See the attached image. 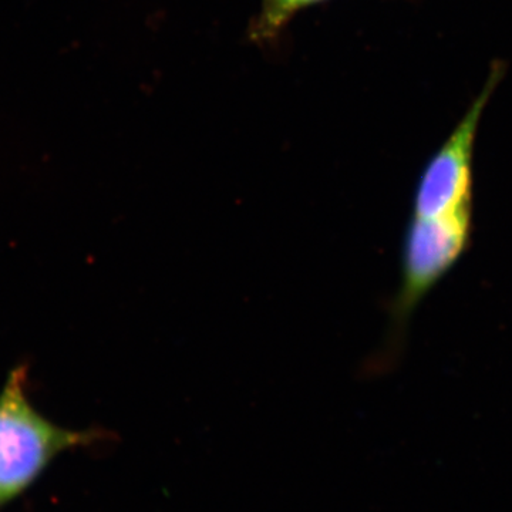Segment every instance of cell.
<instances>
[{
    "label": "cell",
    "instance_id": "obj_1",
    "mask_svg": "<svg viewBox=\"0 0 512 512\" xmlns=\"http://www.w3.org/2000/svg\"><path fill=\"white\" fill-rule=\"evenodd\" d=\"M101 433L62 429L43 417L29 400L28 369L16 367L0 392V504L25 493L64 451L92 446Z\"/></svg>",
    "mask_w": 512,
    "mask_h": 512
},
{
    "label": "cell",
    "instance_id": "obj_2",
    "mask_svg": "<svg viewBox=\"0 0 512 512\" xmlns=\"http://www.w3.org/2000/svg\"><path fill=\"white\" fill-rule=\"evenodd\" d=\"M491 84L427 164L414 195L412 217L448 220L473 215L474 140Z\"/></svg>",
    "mask_w": 512,
    "mask_h": 512
},
{
    "label": "cell",
    "instance_id": "obj_3",
    "mask_svg": "<svg viewBox=\"0 0 512 512\" xmlns=\"http://www.w3.org/2000/svg\"><path fill=\"white\" fill-rule=\"evenodd\" d=\"M320 0H262L259 35H274L299 10Z\"/></svg>",
    "mask_w": 512,
    "mask_h": 512
}]
</instances>
